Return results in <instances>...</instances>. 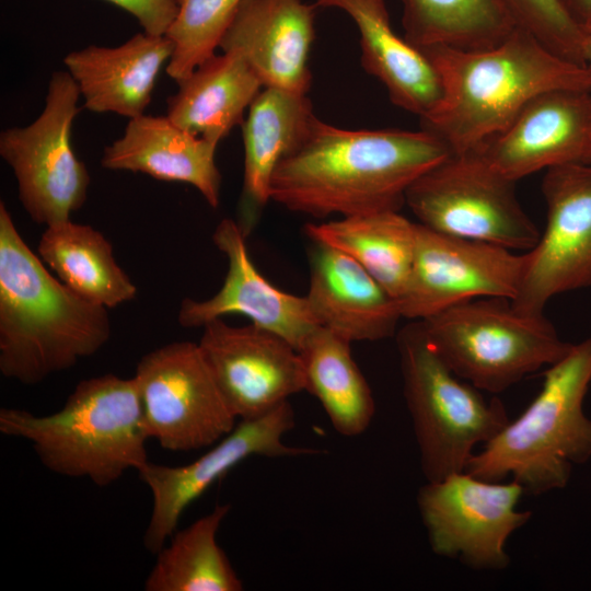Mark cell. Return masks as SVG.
I'll return each instance as SVG.
<instances>
[{"label":"cell","instance_id":"31","mask_svg":"<svg viewBox=\"0 0 591 591\" xmlns=\"http://www.w3.org/2000/svg\"><path fill=\"white\" fill-rule=\"evenodd\" d=\"M515 26L529 32L559 57L586 63L588 34L570 18L561 0H501Z\"/></svg>","mask_w":591,"mask_h":591},{"label":"cell","instance_id":"15","mask_svg":"<svg viewBox=\"0 0 591 591\" xmlns=\"http://www.w3.org/2000/svg\"><path fill=\"white\" fill-rule=\"evenodd\" d=\"M198 343L232 413L259 417L305 391L299 351L280 335L253 323L232 326L216 318Z\"/></svg>","mask_w":591,"mask_h":591},{"label":"cell","instance_id":"32","mask_svg":"<svg viewBox=\"0 0 591 591\" xmlns=\"http://www.w3.org/2000/svg\"><path fill=\"white\" fill-rule=\"evenodd\" d=\"M130 13L150 34L164 35L173 22L177 5L175 0H105Z\"/></svg>","mask_w":591,"mask_h":591},{"label":"cell","instance_id":"28","mask_svg":"<svg viewBox=\"0 0 591 591\" xmlns=\"http://www.w3.org/2000/svg\"><path fill=\"white\" fill-rule=\"evenodd\" d=\"M230 505H217L189 526L175 531L155 555L146 591H241L243 582L217 542Z\"/></svg>","mask_w":591,"mask_h":591},{"label":"cell","instance_id":"5","mask_svg":"<svg viewBox=\"0 0 591 591\" xmlns=\"http://www.w3.org/2000/svg\"><path fill=\"white\" fill-rule=\"evenodd\" d=\"M525 410L468 461L465 472L484 480L508 476L533 495L564 488L572 465L591 456V420L582 404L591 382V337L543 373Z\"/></svg>","mask_w":591,"mask_h":591},{"label":"cell","instance_id":"19","mask_svg":"<svg viewBox=\"0 0 591 591\" xmlns=\"http://www.w3.org/2000/svg\"><path fill=\"white\" fill-rule=\"evenodd\" d=\"M311 242L305 296L318 325L350 343L392 336L403 317L398 302L349 255Z\"/></svg>","mask_w":591,"mask_h":591},{"label":"cell","instance_id":"14","mask_svg":"<svg viewBox=\"0 0 591 591\" xmlns=\"http://www.w3.org/2000/svg\"><path fill=\"white\" fill-rule=\"evenodd\" d=\"M524 266L525 253L448 235L418 222L412 274L398 303L401 314L419 321L474 299L512 300Z\"/></svg>","mask_w":591,"mask_h":591},{"label":"cell","instance_id":"8","mask_svg":"<svg viewBox=\"0 0 591 591\" xmlns=\"http://www.w3.org/2000/svg\"><path fill=\"white\" fill-rule=\"evenodd\" d=\"M514 185L477 152L452 153L408 187L405 204L433 231L526 252L541 233Z\"/></svg>","mask_w":591,"mask_h":591},{"label":"cell","instance_id":"18","mask_svg":"<svg viewBox=\"0 0 591 591\" xmlns=\"http://www.w3.org/2000/svg\"><path fill=\"white\" fill-rule=\"evenodd\" d=\"M316 8L303 0H242L220 48L239 53L264 88L308 94Z\"/></svg>","mask_w":591,"mask_h":591},{"label":"cell","instance_id":"4","mask_svg":"<svg viewBox=\"0 0 591 591\" xmlns=\"http://www.w3.org/2000/svg\"><path fill=\"white\" fill-rule=\"evenodd\" d=\"M0 432L28 441L50 472L85 477L99 487L148 462L149 437L134 376L107 373L83 380L59 410L46 416L1 408Z\"/></svg>","mask_w":591,"mask_h":591},{"label":"cell","instance_id":"9","mask_svg":"<svg viewBox=\"0 0 591 591\" xmlns=\"http://www.w3.org/2000/svg\"><path fill=\"white\" fill-rule=\"evenodd\" d=\"M80 90L68 71L54 72L40 115L0 135V155L11 167L19 199L39 224L70 219L85 202L91 178L71 147Z\"/></svg>","mask_w":591,"mask_h":591},{"label":"cell","instance_id":"17","mask_svg":"<svg viewBox=\"0 0 591 591\" xmlns=\"http://www.w3.org/2000/svg\"><path fill=\"white\" fill-rule=\"evenodd\" d=\"M237 221L222 219L212 234L213 244L228 259L221 288L201 301H182L177 320L184 327H204L216 318L241 314L257 326L271 331L298 351L320 325L306 296L285 292L271 285L255 267Z\"/></svg>","mask_w":591,"mask_h":591},{"label":"cell","instance_id":"26","mask_svg":"<svg viewBox=\"0 0 591 591\" xmlns=\"http://www.w3.org/2000/svg\"><path fill=\"white\" fill-rule=\"evenodd\" d=\"M37 252L61 282L90 302L112 309L137 294L111 242L91 225L70 219L47 225Z\"/></svg>","mask_w":591,"mask_h":591},{"label":"cell","instance_id":"13","mask_svg":"<svg viewBox=\"0 0 591 591\" xmlns=\"http://www.w3.org/2000/svg\"><path fill=\"white\" fill-rule=\"evenodd\" d=\"M542 194L546 227L525 252L522 282L510 300L529 314H543L557 294L591 287V163L546 170Z\"/></svg>","mask_w":591,"mask_h":591},{"label":"cell","instance_id":"30","mask_svg":"<svg viewBox=\"0 0 591 591\" xmlns=\"http://www.w3.org/2000/svg\"><path fill=\"white\" fill-rule=\"evenodd\" d=\"M242 0H175L177 13L164 34L173 43L166 73L176 82L216 55Z\"/></svg>","mask_w":591,"mask_h":591},{"label":"cell","instance_id":"2","mask_svg":"<svg viewBox=\"0 0 591 591\" xmlns=\"http://www.w3.org/2000/svg\"><path fill=\"white\" fill-rule=\"evenodd\" d=\"M441 86L438 105L420 118L452 153L474 150L502 131L522 107L553 89L591 91V68L566 60L529 32L514 27L499 44L483 49H420Z\"/></svg>","mask_w":591,"mask_h":591},{"label":"cell","instance_id":"24","mask_svg":"<svg viewBox=\"0 0 591 591\" xmlns=\"http://www.w3.org/2000/svg\"><path fill=\"white\" fill-rule=\"evenodd\" d=\"M166 116L177 126L219 142L244 121V113L264 88L236 51L213 55L177 81Z\"/></svg>","mask_w":591,"mask_h":591},{"label":"cell","instance_id":"20","mask_svg":"<svg viewBox=\"0 0 591 591\" xmlns=\"http://www.w3.org/2000/svg\"><path fill=\"white\" fill-rule=\"evenodd\" d=\"M217 147L218 143L183 129L167 116L143 114L129 119L123 136L104 149L101 165L189 184L216 209L221 187Z\"/></svg>","mask_w":591,"mask_h":591},{"label":"cell","instance_id":"21","mask_svg":"<svg viewBox=\"0 0 591 591\" xmlns=\"http://www.w3.org/2000/svg\"><path fill=\"white\" fill-rule=\"evenodd\" d=\"M173 43L165 35L135 34L116 47L90 45L69 53L63 62L77 82L84 106L128 119L144 114Z\"/></svg>","mask_w":591,"mask_h":591},{"label":"cell","instance_id":"7","mask_svg":"<svg viewBox=\"0 0 591 591\" xmlns=\"http://www.w3.org/2000/svg\"><path fill=\"white\" fill-rule=\"evenodd\" d=\"M403 391L427 482L465 472L473 449L510 421L498 397L460 381L427 341L418 321L398 334Z\"/></svg>","mask_w":591,"mask_h":591},{"label":"cell","instance_id":"6","mask_svg":"<svg viewBox=\"0 0 591 591\" xmlns=\"http://www.w3.org/2000/svg\"><path fill=\"white\" fill-rule=\"evenodd\" d=\"M418 323L456 376L490 394L554 364L572 347L544 314L521 312L507 298L465 301Z\"/></svg>","mask_w":591,"mask_h":591},{"label":"cell","instance_id":"33","mask_svg":"<svg viewBox=\"0 0 591 591\" xmlns=\"http://www.w3.org/2000/svg\"><path fill=\"white\" fill-rule=\"evenodd\" d=\"M575 23L588 35L591 34V0H561Z\"/></svg>","mask_w":591,"mask_h":591},{"label":"cell","instance_id":"22","mask_svg":"<svg viewBox=\"0 0 591 591\" xmlns=\"http://www.w3.org/2000/svg\"><path fill=\"white\" fill-rule=\"evenodd\" d=\"M316 118L308 94L279 88H263L250 105L241 125L244 176L237 221L246 237L270 200L278 164L305 139Z\"/></svg>","mask_w":591,"mask_h":591},{"label":"cell","instance_id":"27","mask_svg":"<svg viewBox=\"0 0 591 591\" xmlns=\"http://www.w3.org/2000/svg\"><path fill=\"white\" fill-rule=\"evenodd\" d=\"M350 344L318 326L299 349L305 391L318 399L334 429L345 437L363 433L375 413L372 391L351 356Z\"/></svg>","mask_w":591,"mask_h":591},{"label":"cell","instance_id":"11","mask_svg":"<svg viewBox=\"0 0 591 591\" xmlns=\"http://www.w3.org/2000/svg\"><path fill=\"white\" fill-rule=\"evenodd\" d=\"M523 493L515 480L488 482L466 472L427 482L417 503L432 552L477 570L507 568L506 543L531 518L517 510Z\"/></svg>","mask_w":591,"mask_h":591},{"label":"cell","instance_id":"35","mask_svg":"<svg viewBox=\"0 0 591 591\" xmlns=\"http://www.w3.org/2000/svg\"><path fill=\"white\" fill-rule=\"evenodd\" d=\"M587 163H591V157L589 158L588 162Z\"/></svg>","mask_w":591,"mask_h":591},{"label":"cell","instance_id":"25","mask_svg":"<svg viewBox=\"0 0 591 591\" xmlns=\"http://www.w3.org/2000/svg\"><path fill=\"white\" fill-rule=\"evenodd\" d=\"M417 225L399 210H381L308 223L304 231L311 241L358 262L399 303L412 274Z\"/></svg>","mask_w":591,"mask_h":591},{"label":"cell","instance_id":"34","mask_svg":"<svg viewBox=\"0 0 591 591\" xmlns=\"http://www.w3.org/2000/svg\"><path fill=\"white\" fill-rule=\"evenodd\" d=\"M584 56L587 66L591 68V34L587 38Z\"/></svg>","mask_w":591,"mask_h":591},{"label":"cell","instance_id":"16","mask_svg":"<svg viewBox=\"0 0 591 591\" xmlns=\"http://www.w3.org/2000/svg\"><path fill=\"white\" fill-rule=\"evenodd\" d=\"M471 151L513 182L541 170L587 163L591 157V91L543 92L502 131Z\"/></svg>","mask_w":591,"mask_h":591},{"label":"cell","instance_id":"23","mask_svg":"<svg viewBox=\"0 0 591 591\" xmlns=\"http://www.w3.org/2000/svg\"><path fill=\"white\" fill-rule=\"evenodd\" d=\"M317 7L348 14L360 34L361 65L386 89L397 107L428 115L439 103L441 86L428 57L392 27L384 0H315Z\"/></svg>","mask_w":591,"mask_h":591},{"label":"cell","instance_id":"29","mask_svg":"<svg viewBox=\"0 0 591 591\" xmlns=\"http://www.w3.org/2000/svg\"><path fill=\"white\" fill-rule=\"evenodd\" d=\"M404 37L415 47H493L515 26L501 0H401Z\"/></svg>","mask_w":591,"mask_h":591},{"label":"cell","instance_id":"10","mask_svg":"<svg viewBox=\"0 0 591 591\" xmlns=\"http://www.w3.org/2000/svg\"><path fill=\"white\" fill-rule=\"evenodd\" d=\"M149 439L170 451L209 448L234 427L198 343L173 341L146 354L134 375Z\"/></svg>","mask_w":591,"mask_h":591},{"label":"cell","instance_id":"1","mask_svg":"<svg viewBox=\"0 0 591 591\" xmlns=\"http://www.w3.org/2000/svg\"><path fill=\"white\" fill-rule=\"evenodd\" d=\"M451 154L425 129L354 130L317 117L278 164L270 200L314 218L399 210L408 187Z\"/></svg>","mask_w":591,"mask_h":591},{"label":"cell","instance_id":"12","mask_svg":"<svg viewBox=\"0 0 591 591\" xmlns=\"http://www.w3.org/2000/svg\"><path fill=\"white\" fill-rule=\"evenodd\" d=\"M294 426V412L285 402L270 412L240 424L197 460L179 466L147 462L140 479L152 495L143 545L157 554L176 531L184 511L230 470L251 456L316 455L321 450L291 447L282 437Z\"/></svg>","mask_w":591,"mask_h":591},{"label":"cell","instance_id":"3","mask_svg":"<svg viewBox=\"0 0 591 591\" xmlns=\"http://www.w3.org/2000/svg\"><path fill=\"white\" fill-rule=\"evenodd\" d=\"M112 333L108 309L54 277L0 204V372L25 385L96 354Z\"/></svg>","mask_w":591,"mask_h":591}]
</instances>
